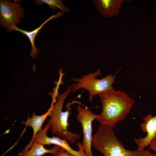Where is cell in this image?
<instances>
[{"label":"cell","instance_id":"obj_1","mask_svg":"<svg viewBox=\"0 0 156 156\" xmlns=\"http://www.w3.org/2000/svg\"><path fill=\"white\" fill-rule=\"evenodd\" d=\"M99 95L102 110L96 119L100 124L112 128L126 118L135 103L125 92L119 90L114 89Z\"/></svg>","mask_w":156,"mask_h":156},{"label":"cell","instance_id":"obj_2","mask_svg":"<svg viewBox=\"0 0 156 156\" xmlns=\"http://www.w3.org/2000/svg\"><path fill=\"white\" fill-rule=\"evenodd\" d=\"M72 90V86H68L65 91L58 94L57 101L53 104H51V110L49 116L50 118L48 122L50 125L49 129L52 135H57L73 144L81 138V135L80 134L73 133L68 130L69 125L68 120L71 113L72 105L78 102L73 101L68 102L66 105V110H62L65 100Z\"/></svg>","mask_w":156,"mask_h":156},{"label":"cell","instance_id":"obj_3","mask_svg":"<svg viewBox=\"0 0 156 156\" xmlns=\"http://www.w3.org/2000/svg\"><path fill=\"white\" fill-rule=\"evenodd\" d=\"M92 146L104 156H156L149 150L134 151L126 149L116 136L112 127L100 124L92 136Z\"/></svg>","mask_w":156,"mask_h":156},{"label":"cell","instance_id":"obj_4","mask_svg":"<svg viewBox=\"0 0 156 156\" xmlns=\"http://www.w3.org/2000/svg\"><path fill=\"white\" fill-rule=\"evenodd\" d=\"M102 74L101 69L99 68L94 72L82 75L81 78H73V80L77 83L71 86L72 92L75 93L80 89H84L85 91L87 90L89 92L88 100L92 103L94 96L114 90L112 85L115 82L116 75L109 74L101 79L96 78Z\"/></svg>","mask_w":156,"mask_h":156},{"label":"cell","instance_id":"obj_5","mask_svg":"<svg viewBox=\"0 0 156 156\" xmlns=\"http://www.w3.org/2000/svg\"><path fill=\"white\" fill-rule=\"evenodd\" d=\"M80 105L77 107V120L82 128L83 137L81 144L86 156H94L91 150L93 135L92 123L96 119L97 115L93 113L88 107L83 108Z\"/></svg>","mask_w":156,"mask_h":156},{"label":"cell","instance_id":"obj_6","mask_svg":"<svg viewBox=\"0 0 156 156\" xmlns=\"http://www.w3.org/2000/svg\"><path fill=\"white\" fill-rule=\"evenodd\" d=\"M0 1V24L2 27L6 28L21 23L25 9L18 3L20 1Z\"/></svg>","mask_w":156,"mask_h":156},{"label":"cell","instance_id":"obj_7","mask_svg":"<svg viewBox=\"0 0 156 156\" xmlns=\"http://www.w3.org/2000/svg\"><path fill=\"white\" fill-rule=\"evenodd\" d=\"M50 127V125L48 123L42 129H41L38 132L34 140L44 145L53 144L58 146L73 156H86L83 146L79 142H78L77 143L79 150L76 151L73 149L65 140L58 137H49L47 136V133Z\"/></svg>","mask_w":156,"mask_h":156},{"label":"cell","instance_id":"obj_8","mask_svg":"<svg viewBox=\"0 0 156 156\" xmlns=\"http://www.w3.org/2000/svg\"><path fill=\"white\" fill-rule=\"evenodd\" d=\"M143 119L144 121L141 124L140 128L142 132L147 133V135L144 138H135L134 140L139 150L144 149L152 140L156 138V113L154 116L148 114L144 117Z\"/></svg>","mask_w":156,"mask_h":156},{"label":"cell","instance_id":"obj_9","mask_svg":"<svg viewBox=\"0 0 156 156\" xmlns=\"http://www.w3.org/2000/svg\"><path fill=\"white\" fill-rule=\"evenodd\" d=\"M125 0H94L93 3L101 15L107 18H112L120 13Z\"/></svg>","mask_w":156,"mask_h":156},{"label":"cell","instance_id":"obj_10","mask_svg":"<svg viewBox=\"0 0 156 156\" xmlns=\"http://www.w3.org/2000/svg\"><path fill=\"white\" fill-rule=\"evenodd\" d=\"M64 13L59 12L55 14L50 16L49 18L44 21L39 27L31 31H27L22 29L18 27L16 25H13L6 28V31L9 32L13 30L18 31L25 36L29 39L31 45V50L30 56L35 59L37 56L39 49L37 48L35 44L36 37L43 26L48 22L54 18H57L63 15Z\"/></svg>","mask_w":156,"mask_h":156},{"label":"cell","instance_id":"obj_11","mask_svg":"<svg viewBox=\"0 0 156 156\" xmlns=\"http://www.w3.org/2000/svg\"><path fill=\"white\" fill-rule=\"evenodd\" d=\"M51 108L50 107L47 111L44 114L40 116L35 114L33 113L31 117H29L26 121H23L22 123L26 126L31 127L33 130V135L32 139L28 144L22 150L23 152H26L31 148L35 138L39 131L42 129L43 123L50 114Z\"/></svg>","mask_w":156,"mask_h":156},{"label":"cell","instance_id":"obj_12","mask_svg":"<svg viewBox=\"0 0 156 156\" xmlns=\"http://www.w3.org/2000/svg\"><path fill=\"white\" fill-rule=\"evenodd\" d=\"M60 146L54 145L50 149H47L43 144L34 140L30 149L26 152H19L18 156H42L47 153L55 154Z\"/></svg>","mask_w":156,"mask_h":156},{"label":"cell","instance_id":"obj_13","mask_svg":"<svg viewBox=\"0 0 156 156\" xmlns=\"http://www.w3.org/2000/svg\"><path fill=\"white\" fill-rule=\"evenodd\" d=\"M38 5H42L44 3L47 5L50 9H52L53 12L58 8L60 12L70 13V10L67 8L60 0H37L34 1Z\"/></svg>","mask_w":156,"mask_h":156},{"label":"cell","instance_id":"obj_14","mask_svg":"<svg viewBox=\"0 0 156 156\" xmlns=\"http://www.w3.org/2000/svg\"><path fill=\"white\" fill-rule=\"evenodd\" d=\"M52 156H73L67 152L63 148L60 147L57 153Z\"/></svg>","mask_w":156,"mask_h":156},{"label":"cell","instance_id":"obj_15","mask_svg":"<svg viewBox=\"0 0 156 156\" xmlns=\"http://www.w3.org/2000/svg\"><path fill=\"white\" fill-rule=\"evenodd\" d=\"M149 148L153 150L155 152L156 155V138L153 139L149 145Z\"/></svg>","mask_w":156,"mask_h":156}]
</instances>
